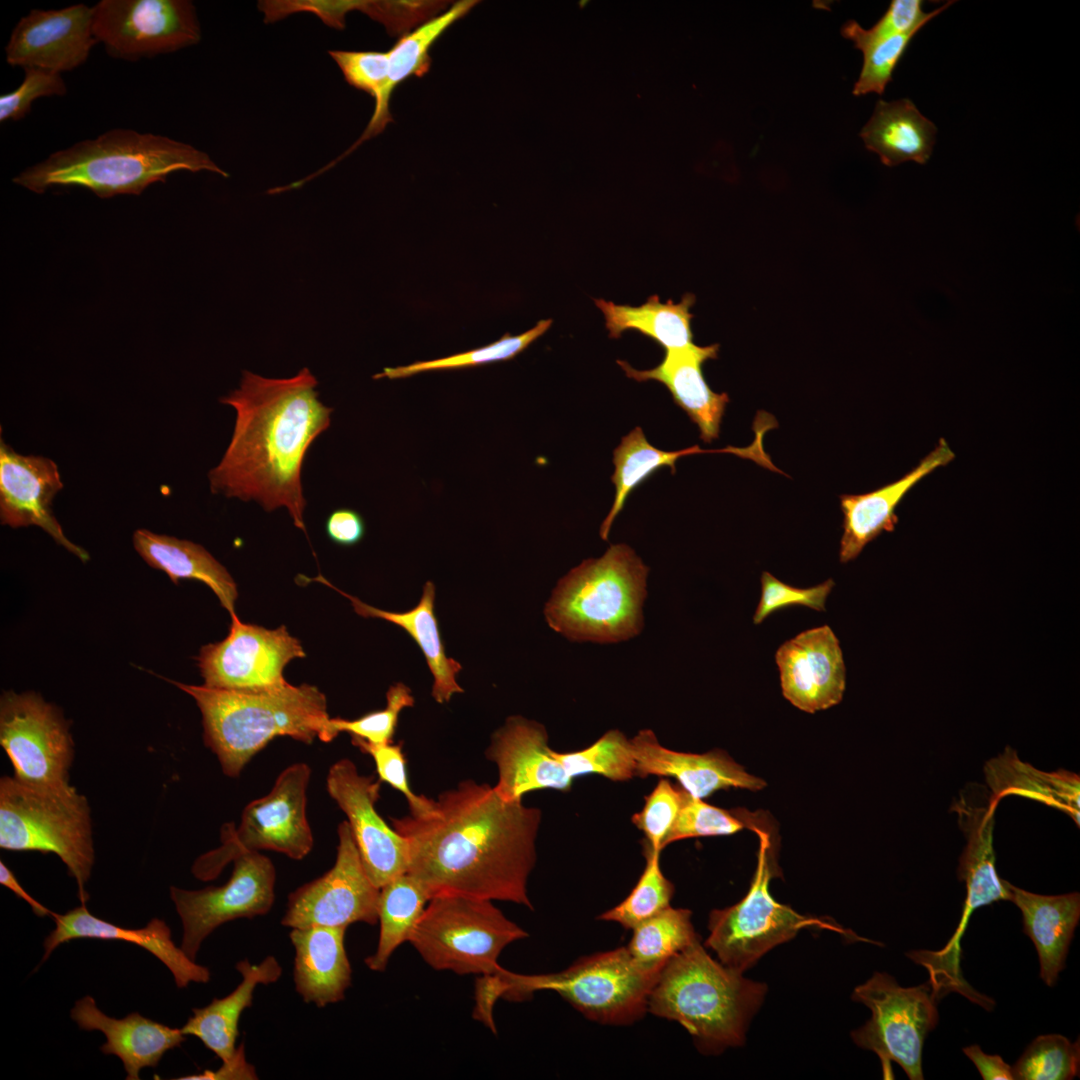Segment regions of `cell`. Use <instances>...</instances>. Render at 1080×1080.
<instances>
[{
  "instance_id": "ee69618b",
  "label": "cell",
  "mask_w": 1080,
  "mask_h": 1080,
  "mask_svg": "<svg viewBox=\"0 0 1080 1080\" xmlns=\"http://www.w3.org/2000/svg\"><path fill=\"white\" fill-rule=\"evenodd\" d=\"M646 866L630 894L618 905L602 913L598 919L616 922L633 929L670 906L674 885L660 868V853L643 847Z\"/></svg>"
},
{
  "instance_id": "c3c4849f",
  "label": "cell",
  "mask_w": 1080,
  "mask_h": 1080,
  "mask_svg": "<svg viewBox=\"0 0 1080 1080\" xmlns=\"http://www.w3.org/2000/svg\"><path fill=\"white\" fill-rule=\"evenodd\" d=\"M652 792L645 796L642 810L631 818L645 835L643 847L661 852L681 809L685 790L661 777Z\"/></svg>"
},
{
  "instance_id": "7c38bea8",
  "label": "cell",
  "mask_w": 1080,
  "mask_h": 1080,
  "mask_svg": "<svg viewBox=\"0 0 1080 1080\" xmlns=\"http://www.w3.org/2000/svg\"><path fill=\"white\" fill-rule=\"evenodd\" d=\"M851 999L871 1010V1018L851 1032L854 1043L880 1059L883 1078L892 1079L897 1063L911 1080H923L922 1052L939 1019L938 999L929 982L902 987L885 972H874L857 986Z\"/></svg>"
},
{
  "instance_id": "7402d4cb",
  "label": "cell",
  "mask_w": 1080,
  "mask_h": 1080,
  "mask_svg": "<svg viewBox=\"0 0 1080 1080\" xmlns=\"http://www.w3.org/2000/svg\"><path fill=\"white\" fill-rule=\"evenodd\" d=\"M553 751L543 725L521 716L509 717L494 732L485 752L498 768L495 790L507 801H522L525 794L536 790L569 791L573 779Z\"/></svg>"
},
{
  "instance_id": "4dcf8cb0",
  "label": "cell",
  "mask_w": 1080,
  "mask_h": 1080,
  "mask_svg": "<svg viewBox=\"0 0 1080 1080\" xmlns=\"http://www.w3.org/2000/svg\"><path fill=\"white\" fill-rule=\"evenodd\" d=\"M235 967L242 975L241 983L227 996L214 998L207 1006L193 1009V1015L181 1028L184 1035L199 1038L222 1061L230 1059L235 1053L239 1019L242 1012L252 1005L257 985L274 983L282 974V968L274 956H267L258 964L244 959Z\"/></svg>"
},
{
  "instance_id": "52a82bcc",
  "label": "cell",
  "mask_w": 1080,
  "mask_h": 1080,
  "mask_svg": "<svg viewBox=\"0 0 1080 1080\" xmlns=\"http://www.w3.org/2000/svg\"><path fill=\"white\" fill-rule=\"evenodd\" d=\"M91 810L72 785L42 787L13 776L0 779V847L53 853L78 886L82 904L94 865Z\"/></svg>"
},
{
  "instance_id": "277c9868",
  "label": "cell",
  "mask_w": 1080,
  "mask_h": 1080,
  "mask_svg": "<svg viewBox=\"0 0 1080 1080\" xmlns=\"http://www.w3.org/2000/svg\"><path fill=\"white\" fill-rule=\"evenodd\" d=\"M189 694L202 715L203 740L222 772L238 777L271 740L288 736L325 742L330 719L327 700L316 686L288 682L253 690H228L170 681Z\"/></svg>"
},
{
  "instance_id": "ba28073f",
  "label": "cell",
  "mask_w": 1080,
  "mask_h": 1080,
  "mask_svg": "<svg viewBox=\"0 0 1080 1080\" xmlns=\"http://www.w3.org/2000/svg\"><path fill=\"white\" fill-rule=\"evenodd\" d=\"M661 970L640 964L627 947L582 957L557 973L523 975L501 968L493 974L499 997L522 1000L539 990L558 993L586 1018L626 1025L648 1011Z\"/></svg>"
},
{
  "instance_id": "680465c9",
  "label": "cell",
  "mask_w": 1080,
  "mask_h": 1080,
  "mask_svg": "<svg viewBox=\"0 0 1080 1080\" xmlns=\"http://www.w3.org/2000/svg\"><path fill=\"white\" fill-rule=\"evenodd\" d=\"M0 883L10 889L16 896L26 901L32 908L33 912L39 917H45L52 915V911L39 903L30 894H28L21 884L16 879L14 873L6 866V864L0 862Z\"/></svg>"
},
{
  "instance_id": "30bf717a",
  "label": "cell",
  "mask_w": 1080,
  "mask_h": 1080,
  "mask_svg": "<svg viewBox=\"0 0 1080 1080\" xmlns=\"http://www.w3.org/2000/svg\"><path fill=\"white\" fill-rule=\"evenodd\" d=\"M527 936L491 900L442 894L429 900L409 942L435 970L483 976L499 971L504 948Z\"/></svg>"
},
{
  "instance_id": "bcb514c9",
  "label": "cell",
  "mask_w": 1080,
  "mask_h": 1080,
  "mask_svg": "<svg viewBox=\"0 0 1080 1080\" xmlns=\"http://www.w3.org/2000/svg\"><path fill=\"white\" fill-rule=\"evenodd\" d=\"M386 699L387 704L384 709L372 711L357 719L330 718L325 742L332 741L341 732H347L351 737H357L372 744L392 742L400 712L406 707H412L415 701L410 688L401 682L390 686Z\"/></svg>"
},
{
  "instance_id": "f35d334b",
  "label": "cell",
  "mask_w": 1080,
  "mask_h": 1080,
  "mask_svg": "<svg viewBox=\"0 0 1080 1080\" xmlns=\"http://www.w3.org/2000/svg\"><path fill=\"white\" fill-rule=\"evenodd\" d=\"M721 453V450H702L699 446L678 450L664 451L648 442L641 427H636L621 440L614 449L615 466L611 481L615 485V497L612 507L600 527V536L606 540L611 526L623 509L630 493L662 467H669L675 473L676 461L687 455L698 453Z\"/></svg>"
},
{
  "instance_id": "4316f807",
  "label": "cell",
  "mask_w": 1080,
  "mask_h": 1080,
  "mask_svg": "<svg viewBox=\"0 0 1080 1080\" xmlns=\"http://www.w3.org/2000/svg\"><path fill=\"white\" fill-rule=\"evenodd\" d=\"M70 1015L80 1029L98 1030L105 1035L106 1042L100 1050L122 1061L128 1080H138L143 1068L157 1066L168 1050L185 1041L181 1029L145 1018L137 1012L122 1019L111 1018L99 1010L95 1000L88 995L75 1003Z\"/></svg>"
},
{
  "instance_id": "3957f363",
  "label": "cell",
  "mask_w": 1080,
  "mask_h": 1080,
  "mask_svg": "<svg viewBox=\"0 0 1080 1080\" xmlns=\"http://www.w3.org/2000/svg\"><path fill=\"white\" fill-rule=\"evenodd\" d=\"M180 170L229 177L207 153L189 144L153 133L113 129L52 153L12 181L39 194L53 186H78L100 198H111L140 195Z\"/></svg>"
},
{
  "instance_id": "484cf974",
  "label": "cell",
  "mask_w": 1080,
  "mask_h": 1080,
  "mask_svg": "<svg viewBox=\"0 0 1080 1080\" xmlns=\"http://www.w3.org/2000/svg\"><path fill=\"white\" fill-rule=\"evenodd\" d=\"M955 453L944 438L919 463L898 480L864 494L840 496L843 534L839 559L842 563L857 558L863 548L882 532H892L898 523L895 513L906 494L924 477L948 465Z\"/></svg>"
},
{
  "instance_id": "cb8c5ba5",
  "label": "cell",
  "mask_w": 1080,
  "mask_h": 1080,
  "mask_svg": "<svg viewBox=\"0 0 1080 1080\" xmlns=\"http://www.w3.org/2000/svg\"><path fill=\"white\" fill-rule=\"evenodd\" d=\"M719 344L666 350L662 361L654 368L638 370L624 360L617 364L626 376L645 382L655 380L671 393L674 402L682 408L698 426L700 438L707 443L717 439L729 396L716 393L707 384L702 365L718 356Z\"/></svg>"
},
{
  "instance_id": "6da1fadb",
  "label": "cell",
  "mask_w": 1080,
  "mask_h": 1080,
  "mask_svg": "<svg viewBox=\"0 0 1080 1080\" xmlns=\"http://www.w3.org/2000/svg\"><path fill=\"white\" fill-rule=\"evenodd\" d=\"M434 801L429 815L391 818L408 843L407 872L430 899L454 894L532 909L527 883L536 863L540 809L507 801L471 779Z\"/></svg>"
},
{
  "instance_id": "db71d44e",
  "label": "cell",
  "mask_w": 1080,
  "mask_h": 1080,
  "mask_svg": "<svg viewBox=\"0 0 1080 1080\" xmlns=\"http://www.w3.org/2000/svg\"><path fill=\"white\" fill-rule=\"evenodd\" d=\"M952 3L954 1H949L927 13L922 9L921 0H893L879 21L870 29L861 27V33L867 38L879 39L919 31Z\"/></svg>"
},
{
  "instance_id": "9a60e30c",
  "label": "cell",
  "mask_w": 1080,
  "mask_h": 1080,
  "mask_svg": "<svg viewBox=\"0 0 1080 1080\" xmlns=\"http://www.w3.org/2000/svg\"><path fill=\"white\" fill-rule=\"evenodd\" d=\"M233 863L230 879L221 886L200 890L170 887L183 926L181 948L192 960L217 927L239 918L262 916L271 910L276 881L272 861L260 852H250Z\"/></svg>"
},
{
  "instance_id": "836d02e7",
  "label": "cell",
  "mask_w": 1080,
  "mask_h": 1080,
  "mask_svg": "<svg viewBox=\"0 0 1080 1080\" xmlns=\"http://www.w3.org/2000/svg\"><path fill=\"white\" fill-rule=\"evenodd\" d=\"M936 131L911 100H879L859 135L884 165L895 166L909 160L925 164L933 151Z\"/></svg>"
},
{
  "instance_id": "d4e9b609",
  "label": "cell",
  "mask_w": 1080,
  "mask_h": 1080,
  "mask_svg": "<svg viewBox=\"0 0 1080 1080\" xmlns=\"http://www.w3.org/2000/svg\"><path fill=\"white\" fill-rule=\"evenodd\" d=\"M51 917L56 926L44 941L42 961L60 944L74 939L117 940L135 944L152 953L170 970L178 988H185L191 982L206 983L210 979L207 967L197 964L181 947L175 945L168 925L161 919L153 918L139 929L123 928L92 915L85 904L65 914L53 912Z\"/></svg>"
},
{
  "instance_id": "ab89813d",
  "label": "cell",
  "mask_w": 1080,
  "mask_h": 1080,
  "mask_svg": "<svg viewBox=\"0 0 1080 1080\" xmlns=\"http://www.w3.org/2000/svg\"><path fill=\"white\" fill-rule=\"evenodd\" d=\"M632 930L627 949L650 969L662 970L672 957L700 940L691 922V911L671 906Z\"/></svg>"
},
{
  "instance_id": "b9f144b4",
  "label": "cell",
  "mask_w": 1080,
  "mask_h": 1080,
  "mask_svg": "<svg viewBox=\"0 0 1080 1080\" xmlns=\"http://www.w3.org/2000/svg\"><path fill=\"white\" fill-rule=\"evenodd\" d=\"M553 754L572 779L599 774L612 781H627L636 776L631 739L619 730L606 732L585 749L564 753L553 751Z\"/></svg>"
},
{
  "instance_id": "603a6c76",
  "label": "cell",
  "mask_w": 1080,
  "mask_h": 1080,
  "mask_svg": "<svg viewBox=\"0 0 1080 1080\" xmlns=\"http://www.w3.org/2000/svg\"><path fill=\"white\" fill-rule=\"evenodd\" d=\"M631 743L637 765L636 776L675 778L679 786L694 798H706L720 789L760 790L766 785L720 750L704 754L670 750L662 746L648 729L639 731Z\"/></svg>"
},
{
  "instance_id": "1f68e13d",
  "label": "cell",
  "mask_w": 1080,
  "mask_h": 1080,
  "mask_svg": "<svg viewBox=\"0 0 1080 1080\" xmlns=\"http://www.w3.org/2000/svg\"><path fill=\"white\" fill-rule=\"evenodd\" d=\"M132 541L137 553L150 567L165 572L174 584L182 579L203 582L216 594L230 616L235 614L236 583L203 546L147 529H137Z\"/></svg>"
},
{
  "instance_id": "7a4b0ae2",
  "label": "cell",
  "mask_w": 1080,
  "mask_h": 1080,
  "mask_svg": "<svg viewBox=\"0 0 1080 1080\" xmlns=\"http://www.w3.org/2000/svg\"><path fill=\"white\" fill-rule=\"evenodd\" d=\"M317 385L306 367L282 379L243 371L239 388L220 398L236 420L223 457L208 473L212 493L253 500L267 512L284 507L306 532L302 466L333 412L320 401Z\"/></svg>"
},
{
  "instance_id": "d6986e66",
  "label": "cell",
  "mask_w": 1080,
  "mask_h": 1080,
  "mask_svg": "<svg viewBox=\"0 0 1080 1080\" xmlns=\"http://www.w3.org/2000/svg\"><path fill=\"white\" fill-rule=\"evenodd\" d=\"M97 42L93 7L80 3L59 10L33 9L14 27L5 46L6 61L61 74L84 64Z\"/></svg>"
},
{
  "instance_id": "e575fe53",
  "label": "cell",
  "mask_w": 1080,
  "mask_h": 1080,
  "mask_svg": "<svg viewBox=\"0 0 1080 1080\" xmlns=\"http://www.w3.org/2000/svg\"><path fill=\"white\" fill-rule=\"evenodd\" d=\"M984 773L992 792L990 800L999 803L1008 795L1030 798L1067 813L1079 825L1080 779L1077 774L1063 769L1038 770L1021 761L1010 747L990 759Z\"/></svg>"
},
{
  "instance_id": "7bdbcfd3",
  "label": "cell",
  "mask_w": 1080,
  "mask_h": 1080,
  "mask_svg": "<svg viewBox=\"0 0 1080 1080\" xmlns=\"http://www.w3.org/2000/svg\"><path fill=\"white\" fill-rule=\"evenodd\" d=\"M551 324L552 319H543L538 321L533 328L520 335L511 336L506 333L498 341L481 348L440 359L415 362L406 366L387 367L382 373L376 374L374 378H406L426 371L468 368L491 362L510 360L542 336L550 328Z\"/></svg>"
},
{
  "instance_id": "9f6ffc18",
  "label": "cell",
  "mask_w": 1080,
  "mask_h": 1080,
  "mask_svg": "<svg viewBox=\"0 0 1080 1080\" xmlns=\"http://www.w3.org/2000/svg\"><path fill=\"white\" fill-rule=\"evenodd\" d=\"M179 1079H234L252 1080L258 1079L255 1068L247 1062L245 1045L241 1043L233 1056L223 1061V1065L216 1071H205L201 1074L189 1075Z\"/></svg>"
},
{
  "instance_id": "d6a6232c",
  "label": "cell",
  "mask_w": 1080,
  "mask_h": 1080,
  "mask_svg": "<svg viewBox=\"0 0 1080 1080\" xmlns=\"http://www.w3.org/2000/svg\"><path fill=\"white\" fill-rule=\"evenodd\" d=\"M317 578L347 597L351 601L355 612L360 616L384 619L401 627L410 635L421 649L433 675L432 696L436 702L440 704L448 702L453 694L464 691L456 681V676L461 671L462 666L445 653L438 620L434 612L435 586L432 582H426L419 603L411 610L391 612L365 604L358 598L338 590L323 578ZM317 578H314V580H317Z\"/></svg>"
},
{
  "instance_id": "8d00e7d4",
  "label": "cell",
  "mask_w": 1080,
  "mask_h": 1080,
  "mask_svg": "<svg viewBox=\"0 0 1080 1080\" xmlns=\"http://www.w3.org/2000/svg\"><path fill=\"white\" fill-rule=\"evenodd\" d=\"M997 805L990 800L986 808L962 809L966 818L967 844L960 857L958 877L966 885L964 905L972 909L1010 900L1007 881L1000 878L995 866L993 828Z\"/></svg>"
},
{
  "instance_id": "5b68a950",
  "label": "cell",
  "mask_w": 1080,
  "mask_h": 1080,
  "mask_svg": "<svg viewBox=\"0 0 1080 1080\" xmlns=\"http://www.w3.org/2000/svg\"><path fill=\"white\" fill-rule=\"evenodd\" d=\"M766 992L764 983L714 960L698 940L665 964L648 1012L681 1024L701 1052L721 1053L744 1044Z\"/></svg>"
},
{
  "instance_id": "4fadbf2b",
  "label": "cell",
  "mask_w": 1080,
  "mask_h": 1080,
  "mask_svg": "<svg viewBox=\"0 0 1080 1080\" xmlns=\"http://www.w3.org/2000/svg\"><path fill=\"white\" fill-rule=\"evenodd\" d=\"M0 744L17 780L42 787H65L74 759L70 723L38 693L5 692L0 700Z\"/></svg>"
},
{
  "instance_id": "5bb4252c",
  "label": "cell",
  "mask_w": 1080,
  "mask_h": 1080,
  "mask_svg": "<svg viewBox=\"0 0 1080 1080\" xmlns=\"http://www.w3.org/2000/svg\"><path fill=\"white\" fill-rule=\"evenodd\" d=\"M92 7L94 36L114 58H150L195 45L201 39L191 1L101 0Z\"/></svg>"
},
{
  "instance_id": "2e32d148",
  "label": "cell",
  "mask_w": 1080,
  "mask_h": 1080,
  "mask_svg": "<svg viewBox=\"0 0 1080 1080\" xmlns=\"http://www.w3.org/2000/svg\"><path fill=\"white\" fill-rule=\"evenodd\" d=\"M339 843L333 867L319 878L293 891L281 924L348 927L356 922H378L380 888L367 875L347 821L338 826Z\"/></svg>"
},
{
  "instance_id": "9c48e42d",
  "label": "cell",
  "mask_w": 1080,
  "mask_h": 1080,
  "mask_svg": "<svg viewBox=\"0 0 1080 1080\" xmlns=\"http://www.w3.org/2000/svg\"><path fill=\"white\" fill-rule=\"evenodd\" d=\"M750 829L759 837L757 867L750 888L738 903L714 909L709 915L705 946L716 953L720 962L743 973L769 950L808 927L859 939L833 921L799 914L773 898L769 885L777 875V867L771 840L757 825L752 824Z\"/></svg>"
},
{
  "instance_id": "7dc6e473",
  "label": "cell",
  "mask_w": 1080,
  "mask_h": 1080,
  "mask_svg": "<svg viewBox=\"0 0 1080 1080\" xmlns=\"http://www.w3.org/2000/svg\"><path fill=\"white\" fill-rule=\"evenodd\" d=\"M750 817L738 811H728L694 798L686 791L677 819L667 837L666 846L693 837L732 835L750 828Z\"/></svg>"
},
{
  "instance_id": "f907efd6",
  "label": "cell",
  "mask_w": 1080,
  "mask_h": 1080,
  "mask_svg": "<svg viewBox=\"0 0 1080 1080\" xmlns=\"http://www.w3.org/2000/svg\"><path fill=\"white\" fill-rule=\"evenodd\" d=\"M835 583L828 579L821 584L798 588L784 583L771 573L764 571L761 575V597L753 615L754 624H760L775 611L793 606L802 605L816 611H825V603Z\"/></svg>"
},
{
  "instance_id": "e0dca14e",
  "label": "cell",
  "mask_w": 1080,
  "mask_h": 1080,
  "mask_svg": "<svg viewBox=\"0 0 1080 1080\" xmlns=\"http://www.w3.org/2000/svg\"><path fill=\"white\" fill-rule=\"evenodd\" d=\"M304 657L300 641L284 625L266 629L242 623L234 614L227 637L203 646L197 663L207 687L253 690L286 683L285 666Z\"/></svg>"
},
{
  "instance_id": "11a10c76",
  "label": "cell",
  "mask_w": 1080,
  "mask_h": 1080,
  "mask_svg": "<svg viewBox=\"0 0 1080 1080\" xmlns=\"http://www.w3.org/2000/svg\"><path fill=\"white\" fill-rule=\"evenodd\" d=\"M325 531L335 544L350 547L358 544L365 535V523L355 510L339 508L332 511L326 519Z\"/></svg>"
},
{
  "instance_id": "8fae6325",
  "label": "cell",
  "mask_w": 1080,
  "mask_h": 1080,
  "mask_svg": "<svg viewBox=\"0 0 1080 1080\" xmlns=\"http://www.w3.org/2000/svg\"><path fill=\"white\" fill-rule=\"evenodd\" d=\"M310 775V767L303 762L284 769L267 795L244 808L238 827L233 823L223 826L222 845L195 862L194 875L202 880L216 878L227 863L260 850L279 852L294 860L307 856L313 847L306 816Z\"/></svg>"
},
{
  "instance_id": "816d5d0a",
  "label": "cell",
  "mask_w": 1080,
  "mask_h": 1080,
  "mask_svg": "<svg viewBox=\"0 0 1080 1080\" xmlns=\"http://www.w3.org/2000/svg\"><path fill=\"white\" fill-rule=\"evenodd\" d=\"M66 93L67 87L60 73L40 68H25L22 83L13 91L0 96V121H18L30 112L34 100Z\"/></svg>"
},
{
  "instance_id": "f6af8a7d",
  "label": "cell",
  "mask_w": 1080,
  "mask_h": 1080,
  "mask_svg": "<svg viewBox=\"0 0 1080 1080\" xmlns=\"http://www.w3.org/2000/svg\"><path fill=\"white\" fill-rule=\"evenodd\" d=\"M1079 1040L1059 1034L1036 1037L1012 1066L1014 1080H1070L1079 1075Z\"/></svg>"
},
{
  "instance_id": "f1b7e54d",
  "label": "cell",
  "mask_w": 1080,
  "mask_h": 1080,
  "mask_svg": "<svg viewBox=\"0 0 1080 1080\" xmlns=\"http://www.w3.org/2000/svg\"><path fill=\"white\" fill-rule=\"evenodd\" d=\"M1010 900L1021 911L1023 931L1036 948L1040 977L1054 986L1080 919V894L1041 895L1016 887L1007 881Z\"/></svg>"
},
{
  "instance_id": "8992f818",
  "label": "cell",
  "mask_w": 1080,
  "mask_h": 1080,
  "mask_svg": "<svg viewBox=\"0 0 1080 1080\" xmlns=\"http://www.w3.org/2000/svg\"><path fill=\"white\" fill-rule=\"evenodd\" d=\"M648 568L625 544L573 568L545 606L549 626L574 641L617 642L642 628Z\"/></svg>"
},
{
  "instance_id": "44dd1931",
  "label": "cell",
  "mask_w": 1080,
  "mask_h": 1080,
  "mask_svg": "<svg viewBox=\"0 0 1080 1080\" xmlns=\"http://www.w3.org/2000/svg\"><path fill=\"white\" fill-rule=\"evenodd\" d=\"M63 488L58 467L43 456L22 455L0 441V519L12 528L37 526L81 561L88 553L71 542L53 514L52 504Z\"/></svg>"
},
{
  "instance_id": "83f0119b",
  "label": "cell",
  "mask_w": 1080,
  "mask_h": 1080,
  "mask_svg": "<svg viewBox=\"0 0 1080 1080\" xmlns=\"http://www.w3.org/2000/svg\"><path fill=\"white\" fill-rule=\"evenodd\" d=\"M346 929L330 926L292 928L293 979L304 1002L325 1007L344 998L352 975L344 946Z\"/></svg>"
},
{
  "instance_id": "681fc988",
  "label": "cell",
  "mask_w": 1080,
  "mask_h": 1080,
  "mask_svg": "<svg viewBox=\"0 0 1080 1080\" xmlns=\"http://www.w3.org/2000/svg\"><path fill=\"white\" fill-rule=\"evenodd\" d=\"M351 741L363 753L372 757L379 780L388 783L405 796L412 816L423 817L434 811V800L417 795L411 790L401 745H394L392 742L372 744L357 737H351Z\"/></svg>"
},
{
  "instance_id": "6f0895ef",
  "label": "cell",
  "mask_w": 1080,
  "mask_h": 1080,
  "mask_svg": "<svg viewBox=\"0 0 1080 1080\" xmlns=\"http://www.w3.org/2000/svg\"><path fill=\"white\" fill-rule=\"evenodd\" d=\"M963 1053L974 1063L984 1080H1014L1012 1067L999 1055L983 1052L979 1045L963 1048Z\"/></svg>"
},
{
  "instance_id": "74e56055",
  "label": "cell",
  "mask_w": 1080,
  "mask_h": 1080,
  "mask_svg": "<svg viewBox=\"0 0 1080 1080\" xmlns=\"http://www.w3.org/2000/svg\"><path fill=\"white\" fill-rule=\"evenodd\" d=\"M430 900L423 886L408 872L380 888L378 899L379 941L376 952L365 959L369 969L385 971L393 952L410 937Z\"/></svg>"
},
{
  "instance_id": "ffe728a7",
  "label": "cell",
  "mask_w": 1080,
  "mask_h": 1080,
  "mask_svg": "<svg viewBox=\"0 0 1080 1080\" xmlns=\"http://www.w3.org/2000/svg\"><path fill=\"white\" fill-rule=\"evenodd\" d=\"M775 659L783 696L798 709L815 713L842 700L846 668L839 640L828 625L784 642Z\"/></svg>"
},
{
  "instance_id": "60d3db41",
  "label": "cell",
  "mask_w": 1080,
  "mask_h": 1080,
  "mask_svg": "<svg viewBox=\"0 0 1080 1080\" xmlns=\"http://www.w3.org/2000/svg\"><path fill=\"white\" fill-rule=\"evenodd\" d=\"M917 33L918 31H913L886 38L872 39L865 37L861 33L859 23L855 20H848L842 26L841 34L844 38L851 40L855 48L863 53L862 69L858 80L854 84L852 93L855 96L869 93L882 95L887 84L892 81L896 66Z\"/></svg>"
},
{
  "instance_id": "ac0fdd59",
  "label": "cell",
  "mask_w": 1080,
  "mask_h": 1080,
  "mask_svg": "<svg viewBox=\"0 0 1080 1080\" xmlns=\"http://www.w3.org/2000/svg\"><path fill=\"white\" fill-rule=\"evenodd\" d=\"M330 797L345 813L363 867L379 888L406 873L409 866L407 840L378 814L375 805L380 780L358 772L349 759L335 762L326 777Z\"/></svg>"
},
{
  "instance_id": "d590c367",
  "label": "cell",
  "mask_w": 1080,
  "mask_h": 1080,
  "mask_svg": "<svg viewBox=\"0 0 1080 1080\" xmlns=\"http://www.w3.org/2000/svg\"><path fill=\"white\" fill-rule=\"evenodd\" d=\"M695 295L686 293L678 303L669 299L661 302L658 295L650 296L640 306L619 305L604 299H595V305L605 318L609 337L617 339L626 330H636L652 339L666 350L688 347L693 344L690 308Z\"/></svg>"
},
{
  "instance_id": "f546056e",
  "label": "cell",
  "mask_w": 1080,
  "mask_h": 1080,
  "mask_svg": "<svg viewBox=\"0 0 1080 1080\" xmlns=\"http://www.w3.org/2000/svg\"><path fill=\"white\" fill-rule=\"evenodd\" d=\"M477 1L462 0L453 4L447 11L433 17L401 36L388 52L389 68L386 83L375 99L374 111L359 139L343 154L328 165L330 169L341 159L348 156L364 141L381 133L392 122L390 100L396 87L411 76L422 77L431 66L430 50L440 36L456 21L464 17Z\"/></svg>"
},
{
  "instance_id": "f5cc1de1",
  "label": "cell",
  "mask_w": 1080,
  "mask_h": 1080,
  "mask_svg": "<svg viewBox=\"0 0 1080 1080\" xmlns=\"http://www.w3.org/2000/svg\"><path fill=\"white\" fill-rule=\"evenodd\" d=\"M349 85L376 99L383 89L389 68L388 52L330 50Z\"/></svg>"
}]
</instances>
